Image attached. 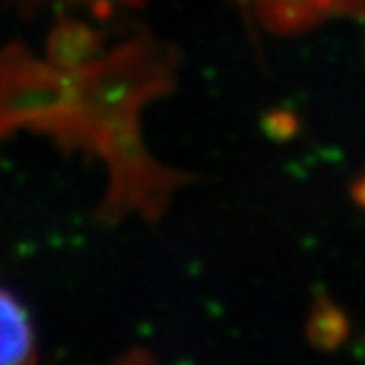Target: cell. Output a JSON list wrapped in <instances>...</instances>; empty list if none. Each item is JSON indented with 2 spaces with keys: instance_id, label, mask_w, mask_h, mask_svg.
I'll list each match as a JSON object with an SVG mask.
<instances>
[{
  "instance_id": "7a4b0ae2",
  "label": "cell",
  "mask_w": 365,
  "mask_h": 365,
  "mask_svg": "<svg viewBox=\"0 0 365 365\" xmlns=\"http://www.w3.org/2000/svg\"><path fill=\"white\" fill-rule=\"evenodd\" d=\"M36 354L29 312L5 289H0V365L27 363Z\"/></svg>"
},
{
  "instance_id": "6da1fadb",
  "label": "cell",
  "mask_w": 365,
  "mask_h": 365,
  "mask_svg": "<svg viewBox=\"0 0 365 365\" xmlns=\"http://www.w3.org/2000/svg\"><path fill=\"white\" fill-rule=\"evenodd\" d=\"M273 31H297L330 14L363 11L365 0H242Z\"/></svg>"
},
{
  "instance_id": "3957f363",
  "label": "cell",
  "mask_w": 365,
  "mask_h": 365,
  "mask_svg": "<svg viewBox=\"0 0 365 365\" xmlns=\"http://www.w3.org/2000/svg\"><path fill=\"white\" fill-rule=\"evenodd\" d=\"M121 3H130V0H121Z\"/></svg>"
}]
</instances>
